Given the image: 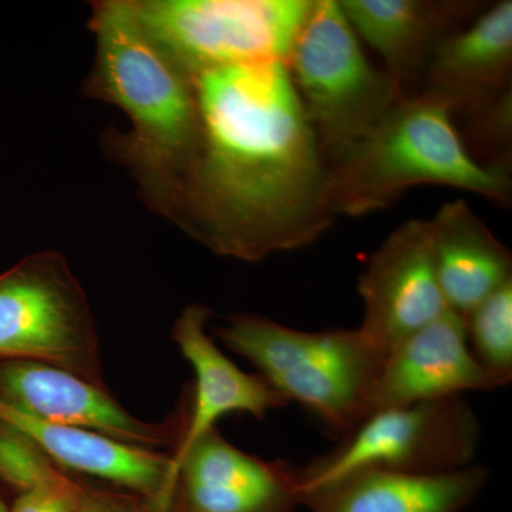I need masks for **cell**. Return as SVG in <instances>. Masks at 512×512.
<instances>
[{
	"label": "cell",
	"instance_id": "cell-1",
	"mask_svg": "<svg viewBox=\"0 0 512 512\" xmlns=\"http://www.w3.org/2000/svg\"><path fill=\"white\" fill-rule=\"evenodd\" d=\"M202 140L173 221L214 254L256 262L335 221L329 163L284 62L195 76Z\"/></svg>",
	"mask_w": 512,
	"mask_h": 512
},
{
	"label": "cell",
	"instance_id": "cell-2",
	"mask_svg": "<svg viewBox=\"0 0 512 512\" xmlns=\"http://www.w3.org/2000/svg\"><path fill=\"white\" fill-rule=\"evenodd\" d=\"M90 29L96 57L84 93L131 121L130 133L107 134V153L148 207L173 221L201 148L194 80L144 32L128 0L94 3Z\"/></svg>",
	"mask_w": 512,
	"mask_h": 512
},
{
	"label": "cell",
	"instance_id": "cell-3",
	"mask_svg": "<svg viewBox=\"0 0 512 512\" xmlns=\"http://www.w3.org/2000/svg\"><path fill=\"white\" fill-rule=\"evenodd\" d=\"M458 188L510 205L507 165L474 160L458 136L450 104L436 94H407L372 131L329 161L333 214L362 217L390 207L417 185Z\"/></svg>",
	"mask_w": 512,
	"mask_h": 512
},
{
	"label": "cell",
	"instance_id": "cell-4",
	"mask_svg": "<svg viewBox=\"0 0 512 512\" xmlns=\"http://www.w3.org/2000/svg\"><path fill=\"white\" fill-rule=\"evenodd\" d=\"M215 333L286 403H298L342 439L372 414L386 353L362 329L305 332L237 313Z\"/></svg>",
	"mask_w": 512,
	"mask_h": 512
},
{
	"label": "cell",
	"instance_id": "cell-5",
	"mask_svg": "<svg viewBox=\"0 0 512 512\" xmlns=\"http://www.w3.org/2000/svg\"><path fill=\"white\" fill-rule=\"evenodd\" d=\"M286 67L328 163L404 97L392 77L367 60L339 0H313Z\"/></svg>",
	"mask_w": 512,
	"mask_h": 512
},
{
	"label": "cell",
	"instance_id": "cell-6",
	"mask_svg": "<svg viewBox=\"0 0 512 512\" xmlns=\"http://www.w3.org/2000/svg\"><path fill=\"white\" fill-rule=\"evenodd\" d=\"M313 0H128L150 39L191 79L207 70L284 62Z\"/></svg>",
	"mask_w": 512,
	"mask_h": 512
},
{
	"label": "cell",
	"instance_id": "cell-7",
	"mask_svg": "<svg viewBox=\"0 0 512 512\" xmlns=\"http://www.w3.org/2000/svg\"><path fill=\"white\" fill-rule=\"evenodd\" d=\"M0 362L43 363L106 387L89 301L57 252L0 275Z\"/></svg>",
	"mask_w": 512,
	"mask_h": 512
},
{
	"label": "cell",
	"instance_id": "cell-8",
	"mask_svg": "<svg viewBox=\"0 0 512 512\" xmlns=\"http://www.w3.org/2000/svg\"><path fill=\"white\" fill-rule=\"evenodd\" d=\"M480 424L463 397L376 410L335 450L296 468L298 490L359 470L446 473L473 466Z\"/></svg>",
	"mask_w": 512,
	"mask_h": 512
},
{
	"label": "cell",
	"instance_id": "cell-9",
	"mask_svg": "<svg viewBox=\"0 0 512 512\" xmlns=\"http://www.w3.org/2000/svg\"><path fill=\"white\" fill-rule=\"evenodd\" d=\"M0 400L20 412L59 426L74 427L141 448L180 443L188 402L165 423H147L127 412L107 387L36 362H0Z\"/></svg>",
	"mask_w": 512,
	"mask_h": 512
},
{
	"label": "cell",
	"instance_id": "cell-10",
	"mask_svg": "<svg viewBox=\"0 0 512 512\" xmlns=\"http://www.w3.org/2000/svg\"><path fill=\"white\" fill-rule=\"evenodd\" d=\"M357 291L365 305L359 328L384 353L444 315L431 222H406L384 239L359 276Z\"/></svg>",
	"mask_w": 512,
	"mask_h": 512
},
{
	"label": "cell",
	"instance_id": "cell-11",
	"mask_svg": "<svg viewBox=\"0 0 512 512\" xmlns=\"http://www.w3.org/2000/svg\"><path fill=\"white\" fill-rule=\"evenodd\" d=\"M171 458L174 512H293L296 467L239 450L217 430Z\"/></svg>",
	"mask_w": 512,
	"mask_h": 512
},
{
	"label": "cell",
	"instance_id": "cell-12",
	"mask_svg": "<svg viewBox=\"0 0 512 512\" xmlns=\"http://www.w3.org/2000/svg\"><path fill=\"white\" fill-rule=\"evenodd\" d=\"M495 389L468 348L464 318L448 309L386 353L373 412Z\"/></svg>",
	"mask_w": 512,
	"mask_h": 512
},
{
	"label": "cell",
	"instance_id": "cell-13",
	"mask_svg": "<svg viewBox=\"0 0 512 512\" xmlns=\"http://www.w3.org/2000/svg\"><path fill=\"white\" fill-rule=\"evenodd\" d=\"M211 316L210 308L195 303L174 323L173 340L194 370L195 387L183 437L173 457L215 429L217 421L229 413H247L264 420L266 414L288 404L261 376L248 375L222 353L207 332Z\"/></svg>",
	"mask_w": 512,
	"mask_h": 512
},
{
	"label": "cell",
	"instance_id": "cell-14",
	"mask_svg": "<svg viewBox=\"0 0 512 512\" xmlns=\"http://www.w3.org/2000/svg\"><path fill=\"white\" fill-rule=\"evenodd\" d=\"M512 2L503 0L467 29L434 49L427 64V89L450 104L453 114L473 116L510 92Z\"/></svg>",
	"mask_w": 512,
	"mask_h": 512
},
{
	"label": "cell",
	"instance_id": "cell-15",
	"mask_svg": "<svg viewBox=\"0 0 512 512\" xmlns=\"http://www.w3.org/2000/svg\"><path fill=\"white\" fill-rule=\"evenodd\" d=\"M488 471L446 473L359 470L299 493L311 512H461L483 490Z\"/></svg>",
	"mask_w": 512,
	"mask_h": 512
},
{
	"label": "cell",
	"instance_id": "cell-16",
	"mask_svg": "<svg viewBox=\"0 0 512 512\" xmlns=\"http://www.w3.org/2000/svg\"><path fill=\"white\" fill-rule=\"evenodd\" d=\"M355 30L383 57L387 74L406 96V84L427 69L444 37L478 9L474 2L339 0Z\"/></svg>",
	"mask_w": 512,
	"mask_h": 512
},
{
	"label": "cell",
	"instance_id": "cell-17",
	"mask_svg": "<svg viewBox=\"0 0 512 512\" xmlns=\"http://www.w3.org/2000/svg\"><path fill=\"white\" fill-rule=\"evenodd\" d=\"M431 222L434 266L444 302L466 318L512 281L511 252L466 202H447Z\"/></svg>",
	"mask_w": 512,
	"mask_h": 512
},
{
	"label": "cell",
	"instance_id": "cell-18",
	"mask_svg": "<svg viewBox=\"0 0 512 512\" xmlns=\"http://www.w3.org/2000/svg\"><path fill=\"white\" fill-rule=\"evenodd\" d=\"M468 348L478 365L504 387L512 379V281L484 299L466 318Z\"/></svg>",
	"mask_w": 512,
	"mask_h": 512
},
{
	"label": "cell",
	"instance_id": "cell-19",
	"mask_svg": "<svg viewBox=\"0 0 512 512\" xmlns=\"http://www.w3.org/2000/svg\"><path fill=\"white\" fill-rule=\"evenodd\" d=\"M62 476L59 467L35 441L0 421V478L20 493L52 483Z\"/></svg>",
	"mask_w": 512,
	"mask_h": 512
},
{
	"label": "cell",
	"instance_id": "cell-20",
	"mask_svg": "<svg viewBox=\"0 0 512 512\" xmlns=\"http://www.w3.org/2000/svg\"><path fill=\"white\" fill-rule=\"evenodd\" d=\"M82 485L62 474L52 483L20 493L9 512H79Z\"/></svg>",
	"mask_w": 512,
	"mask_h": 512
},
{
	"label": "cell",
	"instance_id": "cell-21",
	"mask_svg": "<svg viewBox=\"0 0 512 512\" xmlns=\"http://www.w3.org/2000/svg\"><path fill=\"white\" fill-rule=\"evenodd\" d=\"M512 99L511 90L503 94L495 103L477 111L471 116L474 120V134H476L480 146L487 150L507 151L511 144L512 124Z\"/></svg>",
	"mask_w": 512,
	"mask_h": 512
},
{
	"label": "cell",
	"instance_id": "cell-22",
	"mask_svg": "<svg viewBox=\"0 0 512 512\" xmlns=\"http://www.w3.org/2000/svg\"><path fill=\"white\" fill-rule=\"evenodd\" d=\"M79 512H174L158 511L136 494H117L82 485Z\"/></svg>",
	"mask_w": 512,
	"mask_h": 512
},
{
	"label": "cell",
	"instance_id": "cell-23",
	"mask_svg": "<svg viewBox=\"0 0 512 512\" xmlns=\"http://www.w3.org/2000/svg\"><path fill=\"white\" fill-rule=\"evenodd\" d=\"M0 512H9L6 510L5 504H3L2 501H0Z\"/></svg>",
	"mask_w": 512,
	"mask_h": 512
}]
</instances>
